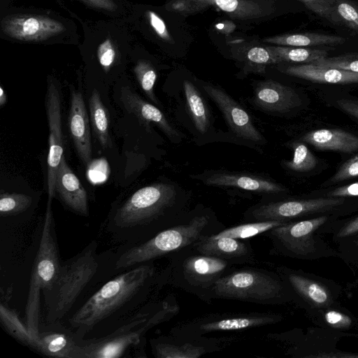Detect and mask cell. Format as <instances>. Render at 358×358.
Segmentation results:
<instances>
[{"label": "cell", "mask_w": 358, "mask_h": 358, "mask_svg": "<svg viewBox=\"0 0 358 358\" xmlns=\"http://www.w3.org/2000/svg\"><path fill=\"white\" fill-rule=\"evenodd\" d=\"M154 262L113 275L93 292L64 321L80 338L110 332L160 289Z\"/></svg>", "instance_id": "6da1fadb"}, {"label": "cell", "mask_w": 358, "mask_h": 358, "mask_svg": "<svg viewBox=\"0 0 358 358\" xmlns=\"http://www.w3.org/2000/svg\"><path fill=\"white\" fill-rule=\"evenodd\" d=\"M184 206L173 185H148L113 207L104 229L122 244L142 242L177 222Z\"/></svg>", "instance_id": "7a4b0ae2"}, {"label": "cell", "mask_w": 358, "mask_h": 358, "mask_svg": "<svg viewBox=\"0 0 358 358\" xmlns=\"http://www.w3.org/2000/svg\"><path fill=\"white\" fill-rule=\"evenodd\" d=\"M115 275L113 251L98 253L95 240L72 257L62 261L51 287L42 292L45 322H64Z\"/></svg>", "instance_id": "3957f363"}, {"label": "cell", "mask_w": 358, "mask_h": 358, "mask_svg": "<svg viewBox=\"0 0 358 358\" xmlns=\"http://www.w3.org/2000/svg\"><path fill=\"white\" fill-rule=\"evenodd\" d=\"M179 310L173 294L162 299H151L106 334L81 339L73 358L146 357L147 333L171 320Z\"/></svg>", "instance_id": "277c9868"}, {"label": "cell", "mask_w": 358, "mask_h": 358, "mask_svg": "<svg viewBox=\"0 0 358 358\" xmlns=\"http://www.w3.org/2000/svg\"><path fill=\"white\" fill-rule=\"evenodd\" d=\"M224 228L209 209L197 208L146 241L121 244L113 251L114 271L117 274L138 265L167 257Z\"/></svg>", "instance_id": "5b68a950"}, {"label": "cell", "mask_w": 358, "mask_h": 358, "mask_svg": "<svg viewBox=\"0 0 358 358\" xmlns=\"http://www.w3.org/2000/svg\"><path fill=\"white\" fill-rule=\"evenodd\" d=\"M165 267L159 271L157 285L179 288L210 305L217 281L239 266L196 250L192 245L168 257Z\"/></svg>", "instance_id": "8992f818"}, {"label": "cell", "mask_w": 358, "mask_h": 358, "mask_svg": "<svg viewBox=\"0 0 358 358\" xmlns=\"http://www.w3.org/2000/svg\"><path fill=\"white\" fill-rule=\"evenodd\" d=\"M0 37L42 45L80 43L74 21L57 13L41 10H7L0 20Z\"/></svg>", "instance_id": "52a82bcc"}, {"label": "cell", "mask_w": 358, "mask_h": 358, "mask_svg": "<svg viewBox=\"0 0 358 358\" xmlns=\"http://www.w3.org/2000/svg\"><path fill=\"white\" fill-rule=\"evenodd\" d=\"M287 287V283L276 271L245 265L220 278L214 287L212 298L276 305L286 301Z\"/></svg>", "instance_id": "ba28073f"}, {"label": "cell", "mask_w": 358, "mask_h": 358, "mask_svg": "<svg viewBox=\"0 0 358 358\" xmlns=\"http://www.w3.org/2000/svg\"><path fill=\"white\" fill-rule=\"evenodd\" d=\"M61 262L52 206L47 203L38 248L31 268L25 307V323L34 340L38 336L41 324V295L51 287Z\"/></svg>", "instance_id": "9c48e42d"}, {"label": "cell", "mask_w": 358, "mask_h": 358, "mask_svg": "<svg viewBox=\"0 0 358 358\" xmlns=\"http://www.w3.org/2000/svg\"><path fill=\"white\" fill-rule=\"evenodd\" d=\"M282 315L272 312H225L202 315L172 327V335L197 337L217 332L246 331L278 323Z\"/></svg>", "instance_id": "30bf717a"}, {"label": "cell", "mask_w": 358, "mask_h": 358, "mask_svg": "<svg viewBox=\"0 0 358 358\" xmlns=\"http://www.w3.org/2000/svg\"><path fill=\"white\" fill-rule=\"evenodd\" d=\"M238 336L185 337L169 334L150 340L155 358H199L225 349L240 341Z\"/></svg>", "instance_id": "8fae6325"}, {"label": "cell", "mask_w": 358, "mask_h": 358, "mask_svg": "<svg viewBox=\"0 0 358 358\" xmlns=\"http://www.w3.org/2000/svg\"><path fill=\"white\" fill-rule=\"evenodd\" d=\"M343 202L342 197L266 201L249 208L244 213V221L290 222L306 215L332 209Z\"/></svg>", "instance_id": "7c38bea8"}, {"label": "cell", "mask_w": 358, "mask_h": 358, "mask_svg": "<svg viewBox=\"0 0 358 358\" xmlns=\"http://www.w3.org/2000/svg\"><path fill=\"white\" fill-rule=\"evenodd\" d=\"M327 220L326 216H321L299 222H289L263 235L271 241V254L307 256L315 250L313 238L315 231Z\"/></svg>", "instance_id": "4fadbf2b"}, {"label": "cell", "mask_w": 358, "mask_h": 358, "mask_svg": "<svg viewBox=\"0 0 358 358\" xmlns=\"http://www.w3.org/2000/svg\"><path fill=\"white\" fill-rule=\"evenodd\" d=\"M45 108L49 127V150L48 164V202L52 204L55 196L57 174L63 157L62 131V103L58 86L52 78L48 77L45 96Z\"/></svg>", "instance_id": "5bb4252c"}, {"label": "cell", "mask_w": 358, "mask_h": 358, "mask_svg": "<svg viewBox=\"0 0 358 358\" xmlns=\"http://www.w3.org/2000/svg\"><path fill=\"white\" fill-rule=\"evenodd\" d=\"M202 87L217 106L229 127L237 136L256 143L264 141L248 113L225 91L211 84H204Z\"/></svg>", "instance_id": "9a60e30c"}, {"label": "cell", "mask_w": 358, "mask_h": 358, "mask_svg": "<svg viewBox=\"0 0 358 358\" xmlns=\"http://www.w3.org/2000/svg\"><path fill=\"white\" fill-rule=\"evenodd\" d=\"M80 338L64 322L41 324L32 350L47 357L73 358Z\"/></svg>", "instance_id": "2e32d148"}, {"label": "cell", "mask_w": 358, "mask_h": 358, "mask_svg": "<svg viewBox=\"0 0 358 358\" xmlns=\"http://www.w3.org/2000/svg\"><path fill=\"white\" fill-rule=\"evenodd\" d=\"M192 247L201 253L213 256L236 265L259 264L249 238L238 239L229 237L213 238L206 237Z\"/></svg>", "instance_id": "e0dca14e"}, {"label": "cell", "mask_w": 358, "mask_h": 358, "mask_svg": "<svg viewBox=\"0 0 358 358\" xmlns=\"http://www.w3.org/2000/svg\"><path fill=\"white\" fill-rule=\"evenodd\" d=\"M209 186L234 187L264 194H277L285 192L286 188L270 179L252 174L215 171L209 174L197 176Z\"/></svg>", "instance_id": "ac0fdd59"}, {"label": "cell", "mask_w": 358, "mask_h": 358, "mask_svg": "<svg viewBox=\"0 0 358 358\" xmlns=\"http://www.w3.org/2000/svg\"><path fill=\"white\" fill-rule=\"evenodd\" d=\"M252 100L258 108L278 113L288 112L301 104L300 97L294 89L273 80L259 82Z\"/></svg>", "instance_id": "d6986e66"}, {"label": "cell", "mask_w": 358, "mask_h": 358, "mask_svg": "<svg viewBox=\"0 0 358 358\" xmlns=\"http://www.w3.org/2000/svg\"><path fill=\"white\" fill-rule=\"evenodd\" d=\"M68 124L78 156L87 166L92 162L90 127L85 101L79 92H71Z\"/></svg>", "instance_id": "ffe728a7"}, {"label": "cell", "mask_w": 358, "mask_h": 358, "mask_svg": "<svg viewBox=\"0 0 358 358\" xmlns=\"http://www.w3.org/2000/svg\"><path fill=\"white\" fill-rule=\"evenodd\" d=\"M121 99L125 108L134 113L145 127L150 122L156 124L173 143L182 140L181 134L171 124L165 115L156 106L145 101L129 87L122 88Z\"/></svg>", "instance_id": "44dd1931"}, {"label": "cell", "mask_w": 358, "mask_h": 358, "mask_svg": "<svg viewBox=\"0 0 358 358\" xmlns=\"http://www.w3.org/2000/svg\"><path fill=\"white\" fill-rule=\"evenodd\" d=\"M55 194L74 213L85 217L89 215L87 192L67 164L64 155L57 174Z\"/></svg>", "instance_id": "7402d4cb"}, {"label": "cell", "mask_w": 358, "mask_h": 358, "mask_svg": "<svg viewBox=\"0 0 358 358\" xmlns=\"http://www.w3.org/2000/svg\"><path fill=\"white\" fill-rule=\"evenodd\" d=\"M282 72L287 75L314 83L331 84L358 83V73L321 66L313 64L289 66L284 69Z\"/></svg>", "instance_id": "603a6c76"}, {"label": "cell", "mask_w": 358, "mask_h": 358, "mask_svg": "<svg viewBox=\"0 0 358 358\" xmlns=\"http://www.w3.org/2000/svg\"><path fill=\"white\" fill-rule=\"evenodd\" d=\"M302 141L317 149L350 153L358 150V136L337 129H322L306 134Z\"/></svg>", "instance_id": "cb8c5ba5"}, {"label": "cell", "mask_w": 358, "mask_h": 358, "mask_svg": "<svg viewBox=\"0 0 358 358\" xmlns=\"http://www.w3.org/2000/svg\"><path fill=\"white\" fill-rule=\"evenodd\" d=\"M215 6L235 19H253L271 14L273 4L269 0H212Z\"/></svg>", "instance_id": "d4e9b609"}, {"label": "cell", "mask_w": 358, "mask_h": 358, "mask_svg": "<svg viewBox=\"0 0 358 358\" xmlns=\"http://www.w3.org/2000/svg\"><path fill=\"white\" fill-rule=\"evenodd\" d=\"M276 272L288 286L300 296L317 306L329 303L330 295L327 290L320 284L294 272H288L277 268Z\"/></svg>", "instance_id": "484cf974"}, {"label": "cell", "mask_w": 358, "mask_h": 358, "mask_svg": "<svg viewBox=\"0 0 358 358\" xmlns=\"http://www.w3.org/2000/svg\"><path fill=\"white\" fill-rule=\"evenodd\" d=\"M264 41L273 45L290 47H309L317 45H337L345 42L338 36L317 33L286 34L266 38Z\"/></svg>", "instance_id": "4316f807"}, {"label": "cell", "mask_w": 358, "mask_h": 358, "mask_svg": "<svg viewBox=\"0 0 358 358\" xmlns=\"http://www.w3.org/2000/svg\"><path fill=\"white\" fill-rule=\"evenodd\" d=\"M188 113L194 127L201 134L206 133L210 124V113L196 87L189 80L183 83Z\"/></svg>", "instance_id": "83f0119b"}, {"label": "cell", "mask_w": 358, "mask_h": 358, "mask_svg": "<svg viewBox=\"0 0 358 358\" xmlns=\"http://www.w3.org/2000/svg\"><path fill=\"white\" fill-rule=\"evenodd\" d=\"M90 119L93 131L103 148L111 146L108 116L99 92L94 89L89 99Z\"/></svg>", "instance_id": "f1b7e54d"}, {"label": "cell", "mask_w": 358, "mask_h": 358, "mask_svg": "<svg viewBox=\"0 0 358 358\" xmlns=\"http://www.w3.org/2000/svg\"><path fill=\"white\" fill-rule=\"evenodd\" d=\"M0 322L5 331L23 345L32 349L34 338L26 323L19 317L18 314L1 301L0 304Z\"/></svg>", "instance_id": "f546056e"}, {"label": "cell", "mask_w": 358, "mask_h": 358, "mask_svg": "<svg viewBox=\"0 0 358 358\" xmlns=\"http://www.w3.org/2000/svg\"><path fill=\"white\" fill-rule=\"evenodd\" d=\"M289 222L277 220L245 222V223L223 229L210 237L218 238L229 237L238 239H247L251 237L263 235L265 232Z\"/></svg>", "instance_id": "4dcf8cb0"}, {"label": "cell", "mask_w": 358, "mask_h": 358, "mask_svg": "<svg viewBox=\"0 0 358 358\" xmlns=\"http://www.w3.org/2000/svg\"><path fill=\"white\" fill-rule=\"evenodd\" d=\"M265 47L269 50L280 62H289L312 64L327 56V52L320 49L282 45H266Z\"/></svg>", "instance_id": "1f68e13d"}, {"label": "cell", "mask_w": 358, "mask_h": 358, "mask_svg": "<svg viewBox=\"0 0 358 358\" xmlns=\"http://www.w3.org/2000/svg\"><path fill=\"white\" fill-rule=\"evenodd\" d=\"M133 71L138 85L145 95L152 102L159 104L154 92L157 74L152 64L147 59L137 57Z\"/></svg>", "instance_id": "d6a6232c"}, {"label": "cell", "mask_w": 358, "mask_h": 358, "mask_svg": "<svg viewBox=\"0 0 358 358\" xmlns=\"http://www.w3.org/2000/svg\"><path fill=\"white\" fill-rule=\"evenodd\" d=\"M33 198L22 193L1 192L0 214L3 217H13L26 213L32 206Z\"/></svg>", "instance_id": "836d02e7"}, {"label": "cell", "mask_w": 358, "mask_h": 358, "mask_svg": "<svg viewBox=\"0 0 358 358\" xmlns=\"http://www.w3.org/2000/svg\"><path fill=\"white\" fill-rule=\"evenodd\" d=\"M88 8L109 18H127L132 3L128 0H78Z\"/></svg>", "instance_id": "e575fe53"}, {"label": "cell", "mask_w": 358, "mask_h": 358, "mask_svg": "<svg viewBox=\"0 0 358 358\" xmlns=\"http://www.w3.org/2000/svg\"><path fill=\"white\" fill-rule=\"evenodd\" d=\"M317 163V159L308 147L303 143H298L294 144L292 159L284 162V165L294 171L307 172L313 170Z\"/></svg>", "instance_id": "d590c367"}, {"label": "cell", "mask_w": 358, "mask_h": 358, "mask_svg": "<svg viewBox=\"0 0 358 358\" xmlns=\"http://www.w3.org/2000/svg\"><path fill=\"white\" fill-rule=\"evenodd\" d=\"M334 12L337 24L358 31V7L348 0H336Z\"/></svg>", "instance_id": "8d00e7d4"}, {"label": "cell", "mask_w": 358, "mask_h": 358, "mask_svg": "<svg viewBox=\"0 0 358 358\" xmlns=\"http://www.w3.org/2000/svg\"><path fill=\"white\" fill-rule=\"evenodd\" d=\"M247 64L253 67L255 72L262 73L266 66L280 63V60L266 47H252L246 52Z\"/></svg>", "instance_id": "74e56055"}, {"label": "cell", "mask_w": 358, "mask_h": 358, "mask_svg": "<svg viewBox=\"0 0 358 358\" xmlns=\"http://www.w3.org/2000/svg\"><path fill=\"white\" fill-rule=\"evenodd\" d=\"M312 64L358 73V53H350L331 57H324Z\"/></svg>", "instance_id": "f35d334b"}, {"label": "cell", "mask_w": 358, "mask_h": 358, "mask_svg": "<svg viewBox=\"0 0 358 358\" xmlns=\"http://www.w3.org/2000/svg\"><path fill=\"white\" fill-rule=\"evenodd\" d=\"M212 0H173L169 1L167 10L182 14H192L211 6Z\"/></svg>", "instance_id": "ab89813d"}, {"label": "cell", "mask_w": 358, "mask_h": 358, "mask_svg": "<svg viewBox=\"0 0 358 358\" xmlns=\"http://www.w3.org/2000/svg\"><path fill=\"white\" fill-rule=\"evenodd\" d=\"M311 11L333 23H336L334 12L336 0H300Z\"/></svg>", "instance_id": "60d3db41"}, {"label": "cell", "mask_w": 358, "mask_h": 358, "mask_svg": "<svg viewBox=\"0 0 358 358\" xmlns=\"http://www.w3.org/2000/svg\"><path fill=\"white\" fill-rule=\"evenodd\" d=\"M358 176V154L344 162L330 179L332 183Z\"/></svg>", "instance_id": "b9f144b4"}, {"label": "cell", "mask_w": 358, "mask_h": 358, "mask_svg": "<svg viewBox=\"0 0 358 358\" xmlns=\"http://www.w3.org/2000/svg\"><path fill=\"white\" fill-rule=\"evenodd\" d=\"M87 176L89 180L94 183H98L106 180L108 169V164L105 159H99L87 166Z\"/></svg>", "instance_id": "7bdbcfd3"}, {"label": "cell", "mask_w": 358, "mask_h": 358, "mask_svg": "<svg viewBox=\"0 0 358 358\" xmlns=\"http://www.w3.org/2000/svg\"><path fill=\"white\" fill-rule=\"evenodd\" d=\"M324 318L329 325L336 328H347L352 324L350 317L336 310L327 312Z\"/></svg>", "instance_id": "ee69618b"}, {"label": "cell", "mask_w": 358, "mask_h": 358, "mask_svg": "<svg viewBox=\"0 0 358 358\" xmlns=\"http://www.w3.org/2000/svg\"><path fill=\"white\" fill-rule=\"evenodd\" d=\"M330 197H346L358 196V182L337 187L327 194Z\"/></svg>", "instance_id": "f6af8a7d"}, {"label": "cell", "mask_w": 358, "mask_h": 358, "mask_svg": "<svg viewBox=\"0 0 358 358\" xmlns=\"http://www.w3.org/2000/svg\"><path fill=\"white\" fill-rule=\"evenodd\" d=\"M341 110L358 120V101L352 99H339L336 101Z\"/></svg>", "instance_id": "bcb514c9"}, {"label": "cell", "mask_w": 358, "mask_h": 358, "mask_svg": "<svg viewBox=\"0 0 358 358\" xmlns=\"http://www.w3.org/2000/svg\"><path fill=\"white\" fill-rule=\"evenodd\" d=\"M358 232V217L346 224L338 234V237H345Z\"/></svg>", "instance_id": "7dc6e473"}, {"label": "cell", "mask_w": 358, "mask_h": 358, "mask_svg": "<svg viewBox=\"0 0 358 358\" xmlns=\"http://www.w3.org/2000/svg\"><path fill=\"white\" fill-rule=\"evenodd\" d=\"M7 100L6 94L4 92L3 87L1 86L0 87V106H3L6 104Z\"/></svg>", "instance_id": "c3c4849f"}]
</instances>
